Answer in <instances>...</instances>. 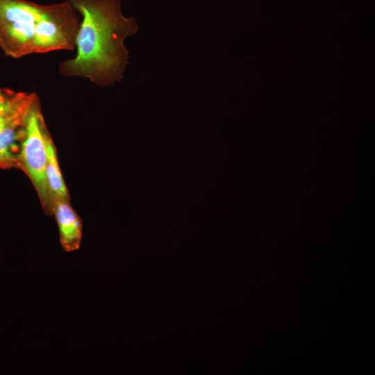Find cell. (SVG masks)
Instances as JSON below:
<instances>
[{"mask_svg":"<svg viewBox=\"0 0 375 375\" xmlns=\"http://www.w3.org/2000/svg\"><path fill=\"white\" fill-rule=\"evenodd\" d=\"M46 144L47 160L45 176L49 193L53 202L56 199L70 200L69 194L59 166L56 148L49 132L46 136Z\"/></svg>","mask_w":375,"mask_h":375,"instance_id":"7","label":"cell"},{"mask_svg":"<svg viewBox=\"0 0 375 375\" xmlns=\"http://www.w3.org/2000/svg\"><path fill=\"white\" fill-rule=\"evenodd\" d=\"M48 132L38 98L28 115L19 154V169L30 178L45 214L52 215L53 201L45 176L47 160L46 136Z\"/></svg>","mask_w":375,"mask_h":375,"instance_id":"3","label":"cell"},{"mask_svg":"<svg viewBox=\"0 0 375 375\" xmlns=\"http://www.w3.org/2000/svg\"><path fill=\"white\" fill-rule=\"evenodd\" d=\"M38 97L35 92L0 88V130L21 113L29 109Z\"/></svg>","mask_w":375,"mask_h":375,"instance_id":"6","label":"cell"},{"mask_svg":"<svg viewBox=\"0 0 375 375\" xmlns=\"http://www.w3.org/2000/svg\"><path fill=\"white\" fill-rule=\"evenodd\" d=\"M52 215L56 218L60 242L66 252L78 250L83 236V221L73 208L69 199H56L54 200Z\"/></svg>","mask_w":375,"mask_h":375,"instance_id":"4","label":"cell"},{"mask_svg":"<svg viewBox=\"0 0 375 375\" xmlns=\"http://www.w3.org/2000/svg\"><path fill=\"white\" fill-rule=\"evenodd\" d=\"M78 12L65 1L41 5L27 0H0V47L13 58L74 50Z\"/></svg>","mask_w":375,"mask_h":375,"instance_id":"2","label":"cell"},{"mask_svg":"<svg viewBox=\"0 0 375 375\" xmlns=\"http://www.w3.org/2000/svg\"><path fill=\"white\" fill-rule=\"evenodd\" d=\"M82 16L76 39V55L64 60V77L89 79L101 87L120 82L128 63L125 40L138 31L133 17H126L121 0H65Z\"/></svg>","mask_w":375,"mask_h":375,"instance_id":"1","label":"cell"},{"mask_svg":"<svg viewBox=\"0 0 375 375\" xmlns=\"http://www.w3.org/2000/svg\"><path fill=\"white\" fill-rule=\"evenodd\" d=\"M32 106L0 130L1 169H19L21 144L18 143H22L24 137L27 118Z\"/></svg>","mask_w":375,"mask_h":375,"instance_id":"5","label":"cell"}]
</instances>
